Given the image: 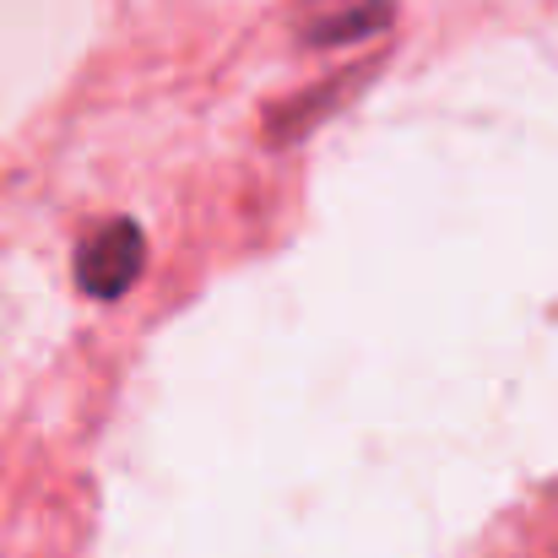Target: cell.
I'll return each mask as SVG.
<instances>
[{"label":"cell","mask_w":558,"mask_h":558,"mask_svg":"<svg viewBox=\"0 0 558 558\" xmlns=\"http://www.w3.org/2000/svg\"><path fill=\"white\" fill-rule=\"evenodd\" d=\"M147 266V239L131 217H109L76 250V282L87 299H125Z\"/></svg>","instance_id":"obj_1"},{"label":"cell","mask_w":558,"mask_h":558,"mask_svg":"<svg viewBox=\"0 0 558 558\" xmlns=\"http://www.w3.org/2000/svg\"><path fill=\"white\" fill-rule=\"evenodd\" d=\"M396 22V0H293V33L310 49H348Z\"/></svg>","instance_id":"obj_2"},{"label":"cell","mask_w":558,"mask_h":558,"mask_svg":"<svg viewBox=\"0 0 558 558\" xmlns=\"http://www.w3.org/2000/svg\"><path fill=\"white\" fill-rule=\"evenodd\" d=\"M374 65H353V71H342L337 82H320V87H310V93H299V98H288V104H277L271 114H266V142L271 147H288V142H304L337 104H348V93L369 76Z\"/></svg>","instance_id":"obj_3"}]
</instances>
